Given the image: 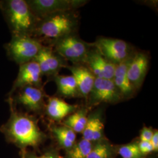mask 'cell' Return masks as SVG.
I'll use <instances>...</instances> for the list:
<instances>
[{
    "label": "cell",
    "mask_w": 158,
    "mask_h": 158,
    "mask_svg": "<svg viewBox=\"0 0 158 158\" xmlns=\"http://www.w3.org/2000/svg\"><path fill=\"white\" fill-rule=\"evenodd\" d=\"M11 114L1 131L6 140L20 148L22 152L28 147H37L45 139V135L40 129L37 121L33 117L18 112L11 96L8 98Z\"/></svg>",
    "instance_id": "cell-1"
},
{
    "label": "cell",
    "mask_w": 158,
    "mask_h": 158,
    "mask_svg": "<svg viewBox=\"0 0 158 158\" xmlns=\"http://www.w3.org/2000/svg\"><path fill=\"white\" fill-rule=\"evenodd\" d=\"M2 12L12 36L34 35L39 19L31 11L27 1L6 0L0 2Z\"/></svg>",
    "instance_id": "cell-2"
},
{
    "label": "cell",
    "mask_w": 158,
    "mask_h": 158,
    "mask_svg": "<svg viewBox=\"0 0 158 158\" xmlns=\"http://www.w3.org/2000/svg\"><path fill=\"white\" fill-rule=\"evenodd\" d=\"M73 11L61 12L40 19L34 35L54 42L67 35L74 34L78 25Z\"/></svg>",
    "instance_id": "cell-3"
},
{
    "label": "cell",
    "mask_w": 158,
    "mask_h": 158,
    "mask_svg": "<svg viewBox=\"0 0 158 158\" xmlns=\"http://www.w3.org/2000/svg\"><path fill=\"white\" fill-rule=\"evenodd\" d=\"M4 46L9 59L21 65L34 60L43 45L31 36H12Z\"/></svg>",
    "instance_id": "cell-4"
},
{
    "label": "cell",
    "mask_w": 158,
    "mask_h": 158,
    "mask_svg": "<svg viewBox=\"0 0 158 158\" xmlns=\"http://www.w3.org/2000/svg\"><path fill=\"white\" fill-rule=\"evenodd\" d=\"M54 46L57 55L74 64L85 62L90 51V45L74 34L55 41Z\"/></svg>",
    "instance_id": "cell-5"
},
{
    "label": "cell",
    "mask_w": 158,
    "mask_h": 158,
    "mask_svg": "<svg viewBox=\"0 0 158 158\" xmlns=\"http://www.w3.org/2000/svg\"><path fill=\"white\" fill-rule=\"evenodd\" d=\"M27 2L39 20L58 12L73 11L87 3L85 0H29Z\"/></svg>",
    "instance_id": "cell-6"
},
{
    "label": "cell",
    "mask_w": 158,
    "mask_h": 158,
    "mask_svg": "<svg viewBox=\"0 0 158 158\" xmlns=\"http://www.w3.org/2000/svg\"><path fill=\"white\" fill-rule=\"evenodd\" d=\"M92 45L104 58L116 64L132 55L129 45L121 40L103 38L97 40Z\"/></svg>",
    "instance_id": "cell-7"
},
{
    "label": "cell",
    "mask_w": 158,
    "mask_h": 158,
    "mask_svg": "<svg viewBox=\"0 0 158 158\" xmlns=\"http://www.w3.org/2000/svg\"><path fill=\"white\" fill-rule=\"evenodd\" d=\"M88 97L91 105L102 102L114 103L123 98L113 80L96 77L92 89Z\"/></svg>",
    "instance_id": "cell-8"
},
{
    "label": "cell",
    "mask_w": 158,
    "mask_h": 158,
    "mask_svg": "<svg viewBox=\"0 0 158 158\" xmlns=\"http://www.w3.org/2000/svg\"><path fill=\"white\" fill-rule=\"evenodd\" d=\"M42 76L40 66L34 60L19 65L17 78L9 92V96H11L15 91L25 86L40 87L42 84Z\"/></svg>",
    "instance_id": "cell-9"
},
{
    "label": "cell",
    "mask_w": 158,
    "mask_h": 158,
    "mask_svg": "<svg viewBox=\"0 0 158 158\" xmlns=\"http://www.w3.org/2000/svg\"><path fill=\"white\" fill-rule=\"evenodd\" d=\"M40 66L42 76L55 77L61 68L67 67L62 57L49 48L43 46L34 59Z\"/></svg>",
    "instance_id": "cell-10"
},
{
    "label": "cell",
    "mask_w": 158,
    "mask_h": 158,
    "mask_svg": "<svg viewBox=\"0 0 158 158\" xmlns=\"http://www.w3.org/2000/svg\"><path fill=\"white\" fill-rule=\"evenodd\" d=\"M44 97L40 87L28 85L19 89L15 100L12 99L28 111L38 113L44 107Z\"/></svg>",
    "instance_id": "cell-11"
},
{
    "label": "cell",
    "mask_w": 158,
    "mask_h": 158,
    "mask_svg": "<svg viewBox=\"0 0 158 158\" xmlns=\"http://www.w3.org/2000/svg\"><path fill=\"white\" fill-rule=\"evenodd\" d=\"M148 65L149 58L145 53L138 52L132 55L127 69V76L130 83L135 90L142 85Z\"/></svg>",
    "instance_id": "cell-12"
},
{
    "label": "cell",
    "mask_w": 158,
    "mask_h": 158,
    "mask_svg": "<svg viewBox=\"0 0 158 158\" xmlns=\"http://www.w3.org/2000/svg\"><path fill=\"white\" fill-rule=\"evenodd\" d=\"M85 62L96 77L113 80L117 64L108 60L96 50L90 51Z\"/></svg>",
    "instance_id": "cell-13"
},
{
    "label": "cell",
    "mask_w": 158,
    "mask_h": 158,
    "mask_svg": "<svg viewBox=\"0 0 158 158\" xmlns=\"http://www.w3.org/2000/svg\"><path fill=\"white\" fill-rule=\"evenodd\" d=\"M66 68L71 72L76 81L80 94L87 98L94 85L96 77L89 68L83 66H68Z\"/></svg>",
    "instance_id": "cell-14"
},
{
    "label": "cell",
    "mask_w": 158,
    "mask_h": 158,
    "mask_svg": "<svg viewBox=\"0 0 158 158\" xmlns=\"http://www.w3.org/2000/svg\"><path fill=\"white\" fill-rule=\"evenodd\" d=\"M132 54L123 62L116 65L115 73L113 78L114 84L118 89L123 98H130L134 94L135 90L133 88L127 76V69L130 63Z\"/></svg>",
    "instance_id": "cell-15"
},
{
    "label": "cell",
    "mask_w": 158,
    "mask_h": 158,
    "mask_svg": "<svg viewBox=\"0 0 158 158\" xmlns=\"http://www.w3.org/2000/svg\"><path fill=\"white\" fill-rule=\"evenodd\" d=\"M76 109L75 106L70 104L58 97L49 98L46 106L48 115L56 121L65 118L69 114L73 113Z\"/></svg>",
    "instance_id": "cell-16"
},
{
    "label": "cell",
    "mask_w": 158,
    "mask_h": 158,
    "mask_svg": "<svg viewBox=\"0 0 158 158\" xmlns=\"http://www.w3.org/2000/svg\"><path fill=\"white\" fill-rule=\"evenodd\" d=\"M54 77L58 93L66 97H74L80 95L76 81L72 75H57Z\"/></svg>",
    "instance_id": "cell-17"
},
{
    "label": "cell",
    "mask_w": 158,
    "mask_h": 158,
    "mask_svg": "<svg viewBox=\"0 0 158 158\" xmlns=\"http://www.w3.org/2000/svg\"><path fill=\"white\" fill-rule=\"evenodd\" d=\"M59 145L65 149H70L75 143L76 132L66 126L53 127L51 128Z\"/></svg>",
    "instance_id": "cell-18"
},
{
    "label": "cell",
    "mask_w": 158,
    "mask_h": 158,
    "mask_svg": "<svg viewBox=\"0 0 158 158\" xmlns=\"http://www.w3.org/2000/svg\"><path fill=\"white\" fill-rule=\"evenodd\" d=\"M88 118L85 110L72 114L64 121V125L73 130L74 132L82 133L87 124Z\"/></svg>",
    "instance_id": "cell-19"
},
{
    "label": "cell",
    "mask_w": 158,
    "mask_h": 158,
    "mask_svg": "<svg viewBox=\"0 0 158 158\" xmlns=\"http://www.w3.org/2000/svg\"><path fill=\"white\" fill-rule=\"evenodd\" d=\"M93 146L91 142L83 139L68 150V158H87Z\"/></svg>",
    "instance_id": "cell-20"
},
{
    "label": "cell",
    "mask_w": 158,
    "mask_h": 158,
    "mask_svg": "<svg viewBox=\"0 0 158 158\" xmlns=\"http://www.w3.org/2000/svg\"><path fill=\"white\" fill-rule=\"evenodd\" d=\"M112 153L111 146L104 142L97 143L91 150L87 158H110Z\"/></svg>",
    "instance_id": "cell-21"
},
{
    "label": "cell",
    "mask_w": 158,
    "mask_h": 158,
    "mask_svg": "<svg viewBox=\"0 0 158 158\" xmlns=\"http://www.w3.org/2000/svg\"><path fill=\"white\" fill-rule=\"evenodd\" d=\"M118 153L123 158H144L139 151L138 143H136L123 145L119 148Z\"/></svg>",
    "instance_id": "cell-22"
},
{
    "label": "cell",
    "mask_w": 158,
    "mask_h": 158,
    "mask_svg": "<svg viewBox=\"0 0 158 158\" xmlns=\"http://www.w3.org/2000/svg\"><path fill=\"white\" fill-rule=\"evenodd\" d=\"M100 119V118L97 115H93L90 118H88L87 124L82 132L83 139L92 142L93 133L94 132L97 124Z\"/></svg>",
    "instance_id": "cell-23"
},
{
    "label": "cell",
    "mask_w": 158,
    "mask_h": 158,
    "mask_svg": "<svg viewBox=\"0 0 158 158\" xmlns=\"http://www.w3.org/2000/svg\"><path fill=\"white\" fill-rule=\"evenodd\" d=\"M22 153L23 158H62L58 152L55 150L48 151L40 155H37L27 151Z\"/></svg>",
    "instance_id": "cell-24"
},
{
    "label": "cell",
    "mask_w": 158,
    "mask_h": 158,
    "mask_svg": "<svg viewBox=\"0 0 158 158\" xmlns=\"http://www.w3.org/2000/svg\"><path fill=\"white\" fill-rule=\"evenodd\" d=\"M138 147L142 155H145L153 151V147L151 142L141 141L138 143Z\"/></svg>",
    "instance_id": "cell-25"
},
{
    "label": "cell",
    "mask_w": 158,
    "mask_h": 158,
    "mask_svg": "<svg viewBox=\"0 0 158 158\" xmlns=\"http://www.w3.org/2000/svg\"><path fill=\"white\" fill-rule=\"evenodd\" d=\"M153 132L151 128L144 127L141 131L140 135V140L141 141H151Z\"/></svg>",
    "instance_id": "cell-26"
},
{
    "label": "cell",
    "mask_w": 158,
    "mask_h": 158,
    "mask_svg": "<svg viewBox=\"0 0 158 158\" xmlns=\"http://www.w3.org/2000/svg\"><path fill=\"white\" fill-rule=\"evenodd\" d=\"M151 143L153 147V151L158 152V131H155L153 132L152 139L151 140Z\"/></svg>",
    "instance_id": "cell-27"
}]
</instances>
